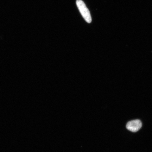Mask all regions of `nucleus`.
Masks as SVG:
<instances>
[{"label": "nucleus", "instance_id": "nucleus-1", "mask_svg": "<svg viewBox=\"0 0 152 152\" xmlns=\"http://www.w3.org/2000/svg\"><path fill=\"white\" fill-rule=\"evenodd\" d=\"M76 4L82 16L87 22L91 23L92 22V18L89 10L87 8L84 2L82 0H77Z\"/></svg>", "mask_w": 152, "mask_h": 152}, {"label": "nucleus", "instance_id": "nucleus-2", "mask_svg": "<svg viewBox=\"0 0 152 152\" xmlns=\"http://www.w3.org/2000/svg\"><path fill=\"white\" fill-rule=\"evenodd\" d=\"M142 125V123L140 120H134L129 121L127 123L126 128L131 132H135L141 129Z\"/></svg>", "mask_w": 152, "mask_h": 152}]
</instances>
